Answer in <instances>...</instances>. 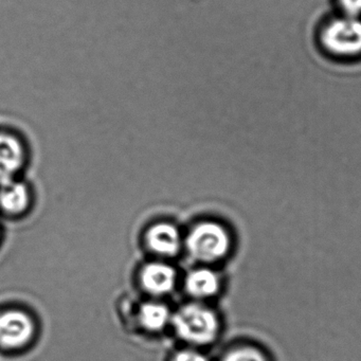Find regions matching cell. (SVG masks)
I'll use <instances>...</instances> for the list:
<instances>
[{
	"label": "cell",
	"mask_w": 361,
	"mask_h": 361,
	"mask_svg": "<svg viewBox=\"0 0 361 361\" xmlns=\"http://www.w3.org/2000/svg\"><path fill=\"white\" fill-rule=\"evenodd\" d=\"M183 244L192 259L198 263L211 264L227 255L231 240L221 224L202 221L190 230Z\"/></svg>",
	"instance_id": "2"
},
{
	"label": "cell",
	"mask_w": 361,
	"mask_h": 361,
	"mask_svg": "<svg viewBox=\"0 0 361 361\" xmlns=\"http://www.w3.org/2000/svg\"><path fill=\"white\" fill-rule=\"evenodd\" d=\"M221 361H267L265 356L257 348H240L231 350Z\"/></svg>",
	"instance_id": "11"
},
{
	"label": "cell",
	"mask_w": 361,
	"mask_h": 361,
	"mask_svg": "<svg viewBox=\"0 0 361 361\" xmlns=\"http://www.w3.org/2000/svg\"><path fill=\"white\" fill-rule=\"evenodd\" d=\"M171 324L179 339L194 346L214 341L219 331L216 314L200 303L181 306L172 314Z\"/></svg>",
	"instance_id": "1"
},
{
	"label": "cell",
	"mask_w": 361,
	"mask_h": 361,
	"mask_svg": "<svg viewBox=\"0 0 361 361\" xmlns=\"http://www.w3.org/2000/svg\"><path fill=\"white\" fill-rule=\"evenodd\" d=\"M31 195L22 181L14 180L0 185V211L9 216H18L28 210Z\"/></svg>",
	"instance_id": "8"
},
{
	"label": "cell",
	"mask_w": 361,
	"mask_h": 361,
	"mask_svg": "<svg viewBox=\"0 0 361 361\" xmlns=\"http://www.w3.org/2000/svg\"><path fill=\"white\" fill-rule=\"evenodd\" d=\"M323 43L329 51L340 56L361 52V22L348 16L334 20L323 32Z\"/></svg>",
	"instance_id": "5"
},
{
	"label": "cell",
	"mask_w": 361,
	"mask_h": 361,
	"mask_svg": "<svg viewBox=\"0 0 361 361\" xmlns=\"http://www.w3.org/2000/svg\"><path fill=\"white\" fill-rule=\"evenodd\" d=\"M170 361H208L207 357L193 348H185L173 355Z\"/></svg>",
	"instance_id": "12"
},
{
	"label": "cell",
	"mask_w": 361,
	"mask_h": 361,
	"mask_svg": "<svg viewBox=\"0 0 361 361\" xmlns=\"http://www.w3.org/2000/svg\"><path fill=\"white\" fill-rule=\"evenodd\" d=\"M0 117V185L14 180L24 168L27 147L20 132Z\"/></svg>",
	"instance_id": "3"
},
{
	"label": "cell",
	"mask_w": 361,
	"mask_h": 361,
	"mask_svg": "<svg viewBox=\"0 0 361 361\" xmlns=\"http://www.w3.org/2000/svg\"><path fill=\"white\" fill-rule=\"evenodd\" d=\"M145 240L147 249L161 257H175L183 245L178 228L164 221L151 226L145 233Z\"/></svg>",
	"instance_id": "7"
},
{
	"label": "cell",
	"mask_w": 361,
	"mask_h": 361,
	"mask_svg": "<svg viewBox=\"0 0 361 361\" xmlns=\"http://www.w3.org/2000/svg\"><path fill=\"white\" fill-rule=\"evenodd\" d=\"M170 308L161 302L147 301L141 304L137 312V320L141 329L149 333L164 331L172 320Z\"/></svg>",
	"instance_id": "10"
},
{
	"label": "cell",
	"mask_w": 361,
	"mask_h": 361,
	"mask_svg": "<svg viewBox=\"0 0 361 361\" xmlns=\"http://www.w3.org/2000/svg\"><path fill=\"white\" fill-rule=\"evenodd\" d=\"M139 282L145 293L153 297H162L172 293L177 282V272L164 262H151L141 268Z\"/></svg>",
	"instance_id": "6"
},
{
	"label": "cell",
	"mask_w": 361,
	"mask_h": 361,
	"mask_svg": "<svg viewBox=\"0 0 361 361\" xmlns=\"http://www.w3.org/2000/svg\"><path fill=\"white\" fill-rule=\"evenodd\" d=\"M341 3L350 16L356 18L361 13V0H341Z\"/></svg>",
	"instance_id": "13"
},
{
	"label": "cell",
	"mask_w": 361,
	"mask_h": 361,
	"mask_svg": "<svg viewBox=\"0 0 361 361\" xmlns=\"http://www.w3.org/2000/svg\"><path fill=\"white\" fill-rule=\"evenodd\" d=\"M35 323L28 312L7 310L0 312V350L16 352L32 341Z\"/></svg>",
	"instance_id": "4"
},
{
	"label": "cell",
	"mask_w": 361,
	"mask_h": 361,
	"mask_svg": "<svg viewBox=\"0 0 361 361\" xmlns=\"http://www.w3.org/2000/svg\"><path fill=\"white\" fill-rule=\"evenodd\" d=\"M185 289L188 295L194 299H208L216 295L219 291V276L209 268H196L185 276Z\"/></svg>",
	"instance_id": "9"
}]
</instances>
